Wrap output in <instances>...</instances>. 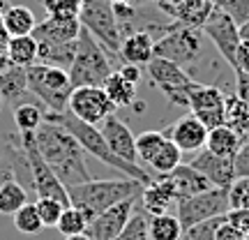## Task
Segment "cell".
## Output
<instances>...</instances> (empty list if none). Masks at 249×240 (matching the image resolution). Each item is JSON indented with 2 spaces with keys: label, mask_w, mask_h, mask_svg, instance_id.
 Wrapping results in <instances>:
<instances>
[{
  "label": "cell",
  "mask_w": 249,
  "mask_h": 240,
  "mask_svg": "<svg viewBox=\"0 0 249 240\" xmlns=\"http://www.w3.org/2000/svg\"><path fill=\"white\" fill-rule=\"evenodd\" d=\"M214 240H242V236L224 220V222L217 226V231H214Z\"/></svg>",
  "instance_id": "47"
},
{
  "label": "cell",
  "mask_w": 249,
  "mask_h": 240,
  "mask_svg": "<svg viewBox=\"0 0 249 240\" xmlns=\"http://www.w3.org/2000/svg\"><path fill=\"white\" fill-rule=\"evenodd\" d=\"M166 178H169L171 183H173V187H176L178 201H180V199H187V196H194V194H201V192H208V189H213L210 180L205 178L203 173H198L194 166H189V164H182V162H180L178 166L171 171Z\"/></svg>",
  "instance_id": "20"
},
{
  "label": "cell",
  "mask_w": 249,
  "mask_h": 240,
  "mask_svg": "<svg viewBox=\"0 0 249 240\" xmlns=\"http://www.w3.org/2000/svg\"><path fill=\"white\" fill-rule=\"evenodd\" d=\"M180 162H182V152H180V148L173 141H169V139H166V141H164V146L157 150V155L150 160V164H148V166H150L157 176H169V173L178 166Z\"/></svg>",
  "instance_id": "33"
},
{
  "label": "cell",
  "mask_w": 249,
  "mask_h": 240,
  "mask_svg": "<svg viewBox=\"0 0 249 240\" xmlns=\"http://www.w3.org/2000/svg\"><path fill=\"white\" fill-rule=\"evenodd\" d=\"M81 33L79 18H60V17H46L44 21H37L30 35L37 42H46V44H67L74 42Z\"/></svg>",
  "instance_id": "19"
},
{
  "label": "cell",
  "mask_w": 249,
  "mask_h": 240,
  "mask_svg": "<svg viewBox=\"0 0 249 240\" xmlns=\"http://www.w3.org/2000/svg\"><path fill=\"white\" fill-rule=\"evenodd\" d=\"M242 143V136L235 129H231L229 125H217L213 129H208V141L205 148L214 155H222V157H233Z\"/></svg>",
  "instance_id": "24"
},
{
  "label": "cell",
  "mask_w": 249,
  "mask_h": 240,
  "mask_svg": "<svg viewBox=\"0 0 249 240\" xmlns=\"http://www.w3.org/2000/svg\"><path fill=\"white\" fill-rule=\"evenodd\" d=\"M224 220L240 236H249V208H229L224 213Z\"/></svg>",
  "instance_id": "41"
},
{
  "label": "cell",
  "mask_w": 249,
  "mask_h": 240,
  "mask_svg": "<svg viewBox=\"0 0 249 240\" xmlns=\"http://www.w3.org/2000/svg\"><path fill=\"white\" fill-rule=\"evenodd\" d=\"M65 240H90L86 233H79V236H70V238H65Z\"/></svg>",
  "instance_id": "52"
},
{
  "label": "cell",
  "mask_w": 249,
  "mask_h": 240,
  "mask_svg": "<svg viewBox=\"0 0 249 240\" xmlns=\"http://www.w3.org/2000/svg\"><path fill=\"white\" fill-rule=\"evenodd\" d=\"M235 97H240L249 107V74L245 72H235Z\"/></svg>",
  "instance_id": "45"
},
{
  "label": "cell",
  "mask_w": 249,
  "mask_h": 240,
  "mask_svg": "<svg viewBox=\"0 0 249 240\" xmlns=\"http://www.w3.org/2000/svg\"><path fill=\"white\" fill-rule=\"evenodd\" d=\"M222 9L235 21V26H242L249 21V0H226Z\"/></svg>",
  "instance_id": "42"
},
{
  "label": "cell",
  "mask_w": 249,
  "mask_h": 240,
  "mask_svg": "<svg viewBox=\"0 0 249 240\" xmlns=\"http://www.w3.org/2000/svg\"><path fill=\"white\" fill-rule=\"evenodd\" d=\"M166 139L173 141L180 148V152H198L205 148V141H208V127H205L196 116H185L176 120V123L166 127Z\"/></svg>",
  "instance_id": "16"
},
{
  "label": "cell",
  "mask_w": 249,
  "mask_h": 240,
  "mask_svg": "<svg viewBox=\"0 0 249 240\" xmlns=\"http://www.w3.org/2000/svg\"><path fill=\"white\" fill-rule=\"evenodd\" d=\"M139 196H129L124 201H118L116 205H111L104 213H99L97 217H92L88 229H86V236L90 240H113L118 233L123 231L127 220L132 217L134 208L139 205Z\"/></svg>",
  "instance_id": "14"
},
{
  "label": "cell",
  "mask_w": 249,
  "mask_h": 240,
  "mask_svg": "<svg viewBox=\"0 0 249 240\" xmlns=\"http://www.w3.org/2000/svg\"><path fill=\"white\" fill-rule=\"evenodd\" d=\"M118 74H120L124 81H129V83H139L143 76L141 67H139V65H132V62H123L120 70H118Z\"/></svg>",
  "instance_id": "46"
},
{
  "label": "cell",
  "mask_w": 249,
  "mask_h": 240,
  "mask_svg": "<svg viewBox=\"0 0 249 240\" xmlns=\"http://www.w3.org/2000/svg\"><path fill=\"white\" fill-rule=\"evenodd\" d=\"M28 76V92L35 95L42 104H44L46 113H62L67 111V102L74 86L70 81L67 70L53 67V65H44V62H35L26 67Z\"/></svg>",
  "instance_id": "5"
},
{
  "label": "cell",
  "mask_w": 249,
  "mask_h": 240,
  "mask_svg": "<svg viewBox=\"0 0 249 240\" xmlns=\"http://www.w3.org/2000/svg\"><path fill=\"white\" fill-rule=\"evenodd\" d=\"M226 210H229V192L222 187H213L208 192L180 199L176 203V217L180 220L182 229L210 217H222Z\"/></svg>",
  "instance_id": "9"
},
{
  "label": "cell",
  "mask_w": 249,
  "mask_h": 240,
  "mask_svg": "<svg viewBox=\"0 0 249 240\" xmlns=\"http://www.w3.org/2000/svg\"><path fill=\"white\" fill-rule=\"evenodd\" d=\"M222 222H224V215L222 217L203 220V222H198V224H192V226L182 229L178 240H214V231H217V226Z\"/></svg>",
  "instance_id": "37"
},
{
  "label": "cell",
  "mask_w": 249,
  "mask_h": 240,
  "mask_svg": "<svg viewBox=\"0 0 249 240\" xmlns=\"http://www.w3.org/2000/svg\"><path fill=\"white\" fill-rule=\"evenodd\" d=\"M224 123L240 134L242 139L249 136V107L235 95H226V118Z\"/></svg>",
  "instance_id": "31"
},
{
  "label": "cell",
  "mask_w": 249,
  "mask_h": 240,
  "mask_svg": "<svg viewBox=\"0 0 249 240\" xmlns=\"http://www.w3.org/2000/svg\"><path fill=\"white\" fill-rule=\"evenodd\" d=\"M233 72H245V74H249V39H240L238 51H235Z\"/></svg>",
  "instance_id": "44"
},
{
  "label": "cell",
  "mask_w": 249,
  "mask_h": 240,
  "mask_svg": "<svg viewBox=\"0 0 249 240\" xmlns=\"http://www.w3.org/2000/svg\"><path fill=\"white\" fill-rule=\"evenodd\" d=\"M152 54L157 58H166V60L176 62L180 67H187L196 62L198 54H201V35L196 26H187V23H178L166 30V35L155 42Z\"/></svg>",
  "instance_id": "8"
},
{
  "label": "cell",
  "mask_w": 249,
  "mask_h": 240,
  "mask_svg": "<svg viewBox=\"0 0 249 240\" xmlns=\"http://www.w3.org/2000/svg\"><path fill=\"white\" fill-rule=\"evenodd\" d=\"M187 109L208 129H213L217 125H224V118H226V95L217 86H205V83L194 81L189 92H187Z\"/></svg>",
  "instance_id": "12"
},
{
  "label": "cell",
  "mask_w": 249,
  "mask_h": 240,
  "mask_svg": "<svg viewBox=\"0 0 249 240\" xmlns=\"http://www.w3.org/2000/svg\"><path fill=\"white\" fill-rule=\"evenodd\" d=\"M12 65L9 62V55H7V44H0V72H5Z\"/></svg>",
  "instance_id": "49"
},
{
  "label": "cell",
  "mask_w": 249,
  "mask_h": 240,
  "mask_svg": "<svg viewBox=\"0 0 249 240\" xmlns=\"http://www.w3.org/2000/svg\"><path fill=\"white\" fill-rule=\"evenodd\" d=\"M233 171L235 178H249V136L242 139L238 152L233 155Z\"/></svg>",
  "instance_id": "43"
},
{
  "label": "cell",
  "mask_w": 249,
  "mask_h": 240,
  "mask_svg": "<svg viewBox=\"0 0 249 240\" xmlns=\"http://www.w3.org/2000/svg\"><path fill=\"white\" fill-rule=\"evenodd\" d=\"M113 240H148V213L134 208L132 217L127 220L123 231L118 233Z\"/></svg>",
  "instance_id": "36"
},
{
  "label": "cell",
  "mask_w": 249,
  "mask_h": 240,
  "mask_svg": "<svg viewBox=\"0 0 249 240\" xmlns=\"http://www.w3.org/2000/svg\"><path fill=\"white\" fill-rule=\"evenodd\" d=\"M139 201L143 205V210L148 215H161V213H171L176 203H178V194H176V187L166 176H160V180H152L150 185H145L141 189Z\"/></svg>",
  "instance_id": "18"
},
{
  "label": "cell",
  "mask_w": 249,
  "mask_h": 240,
  "mask_svg": "<svg viewBox=\"0 0 249 240\" xmlns=\"http://www.w3.org/2000/svg\"><path fill=\"white\" fill-rule=\"evenodd\" d=\"M145 67H148L150 81L161 90L164 97L178 107H187V92L192 88L194 79L185 72V67H180L166 58H157V55Z\"/></svg>",
  "instance_id": "10"
},
{
  "label": "cell",
  "mask_w": 249,
  "mask_h": 240,
  "mask_svg": "<svg viewBox=\"0 0 249 240\" xmlns=\"http://www.w3.org/2000/svg\"><path fill=\"white\" fill-rule=\"evenodd\" d=\"M28 95V76L26 67L9 65L5 72H0V99L14 109L17 104L26 102Z\"/></svg>",
  "instance_id": "22"
},
{
  "label": "cell",
  "mask_w": 249,
  "mask_h": 240,
  "mask_svg": "<svg viewBox=\"0 0 249 240\" xmlns=\"http://www.w3.org/2000/svg\"><path fill=\"white\" fill-rule=\"evenodd\" d=\"M35 143L44 162L53 169V173L65 187L81 185L90 180L86 152L62 125L44 118V123L35 132Z\"/></svg>",
  "instance_id": "1"
},
{
  "label": "cell",
  "mask_w": 249,
  "mask_h": 240,
  "mask_svg": "<svg viewBox=\"0 0 249 240\" xmlns=\"http://www.w3.org/2000/svg\"><path fill=\"white\" fill-rule=\"evenodd\" d=\"M226 192L229 208H249V178H235Z\"/></svg>",
  "instance_id": "40"
},
{
  "label": "cell",
  "mask_w": 249,
  "mask_h": 240,
  "mask_svg": "<svg viewBox=\"0 0 249 240\" xmlns=\"http://www.w3.org/2000/svg\"><path fill=\"white\" fill-rule=\"evenodd\" d=\"M44 9L49 17H60V18H79L81 0H42Z\"/></svg>",
  "instance_id": "38"
},
{
  "label": "cell",
  "mask_w": 249,
  "mask_h": 240,
  "mask_svg": "<svg viewBox=\"0 0 249 240\" xmlns=\"http://www.w3.org/2000/svg\"><path fill=\"white\" fill-rule=\"evenodd\" d=\"M164 141H166V134L160 132V129H148V132L139 134V136L134 139L139 164H141V166L143 164H150V160L157 155V150L164 146Z\"/></svg>",
  "instance_id": "32"
},
{
  "label": "cell",
  "mask_w": 249,
  "mask_h": 240,
  "mask_svg": "<svg viewBox=\"0 0 249 240\" xmlns=\"http://www.w3.org/2000/svg\"><path fill=\"white\" fill-rule=\"evenodd\" d=\"M182 224L176 213L148 215V240H178Z\"/></svg>",
  "instance_id": "27"
},
{
  "label": "cell",
  "mask_w": 249,
  "mask_h": 240,
  "mask_svg": "<svg viewBox=\"0 0 249 240\" xmlns=\"http://www.w3.org/2000/svg\"><path fill=\"white\" fill-rule=\"evenodd\" d=\"M7 30H5V26H2V9H0V44H7Z\"/></svg>",
  "instance_id": "50"
},
{
  "label": "cell",
  "mask_w": 249,
  "mask_h": 240,
  "mask_svg": "<svg viewBox=\"0 0 249 240\" xmlns=\"http://www.w3.org/2000/svg\"><path fill=\"white\" fill-rule=\"evenodd\" d=\"M238 33H240V39H249V21L242 23V26H238Z\"/></svg>",
  "instance_id": "51"
},
{
  "label": "cell",
  "mask_w": 249,
  "mask_h": 240,
  "mask_svg": "<svg viewBox=\"0 0 249 240\" xmlns=\"http://www.w3.org/2000/svg\"><path fill=\"white\" fill-rule=\"evenodd\" d=\"M210 2H213V7H222L226 0H210Z\"/></svg>",
  "instance_id": "53"
},
{
  "label": "cell",
  "mask_w": 249,
  "mask_h": 240,
  "mask_svg": "<svg viewBox=\"0 0 249 240\" xmlns=\"http://www.w3.org/2000/svg\"><path fill=\"white\" fill-rule=\"evenodd\" d=\"M23 203H28V192L17 178H9L0 185V215H14Z\"/></svg>",
  "instance_id": "30"
},
{
  "label": "cell",
  "mask_w": 249,
  "mask_h": 240,
  "mask_svg": "<svg viewBox=\"0 0 249 240\" xmlns=\"http://www.w3.org/2000/svg\"><path fill=\"white\" fill-rule=\"evenodd\" d=\"M67 111L83 123L102 125L111 113H116L118 109L111 104V99L107 97L102 86H79V88L71 90Z\"/></svg>",
  "instance_id": "11"
},
{
  "label": "cell",
  "mask_w": 249,
  "mask_h": 240,
  "mask_svg": "<svg viewBox=\"0 0 249 240\" xmlns=\"http://www.w3.org/2000/svg\"><path fill=\"white\" fill-rule=\"evenodd\" d=\"M79 39V37H76ZM76 39L67 42V44H46V42H37V62L44 65H53L60 70H70L74 54H76Z\"/></svg>",
  "instance_id": "26"
},
{
  "label": "cell",
  "mask_w": 249,
  "mask_h": 240,
  "mask_svg": "<svg viewBox=\"0 0 249 240\" xmlns=\"http://www.w3.org/2000/svg\"><path fill=\"white\" fill-rule=\"evenodd\" d=\"M12 220H14L17 231L23 233V236H35V233H39L44 229V224L39 220V213H37L35 203H23L17 213L12 215Z\"/></svg>",
  "instance_id": "35"
},
{
  "label": "cell",
  "mask_w": 249,
  "mask_h": 240,
  "mask_svg": "<svg viewBox=\"0 0 249 240\" xmlns=\"http://www.w3.org/2000/svg\"><path fill=\"white\" fill-rule=\"evenodd\" d=\"M18 143H21V150L26 155L28 173H30V183H33V189H35L37 199H55V201H60L62 205H70L67 187L58 180L53 169L44 162L42 152L37 150L35 132L18 134Z\"/></svg>",
  "instance_id": "7"
},
{
  "label": "cell",
  "mask_w": 249,
  "mask_h": 240,
  "mask_svg": "<svg viewBox=\"0 0 249 240\" xmlns=\"http://www.w3.org/2000/svg\"><path fill=\"white\" fill-rule=\"evenodd\" d=\"M9 62L17 67H30L37 62V39L33 35L9 37L7 39Z\"/></svg>",
  "instance_id": "28"
},
{
  "label": "cell",
  "mask_w": 249,
  "mask_h": 240,
  "mask_svg": "<svg viewBox=\"0 0 249 240\" xmlns=\"http://www.w3.org/2000/svg\"><path fill=\"white\" fill-rule=\"evenodd\" d=\"M143 183L134 178H118V180H86L81 185L67 187L70 205H76L81 213L88 217H97L107 208L116 205L118 201H124L129 196H139L143 189Z\"/></svg>",
  "instance_id": "3"
},
{
  "label": "cell",
  "mask_w": 249,
  "mask_h": 240,
  "mask_svg": "<svg viewBox=\"0 0 249 240\" xmlns=\"http://www.w3.org/2000/svg\"><path fill=\"white\" fill-rule=\"evenodd\" d=\"M2 26L7 30L9 37H21V35H30L33 28L37 26L35 14L23 5H9L2 9Z\"/></svg>",
  "instance_id": "25"
},
{
  "label": "cell",
  "mask_w": 249,
  "mask_h": 240,
  "mask_svg": "<svg viewBox=\"0 0 249 240\" xmlns=\"http://www.w3.org/2000/svg\"><path fill=\"white\" fill-rule=\"evenodd\" d=\"M189 166H194L198 173H203L205 178L210 180L213 187H222L229 189L233 180H235V171H233V157H222V155H214L208 148L194 152V157L187 162Z\"/></svg>",
  "instance_id": "15"
},
{
  "label": "cell",
  "mask_w": 249,
  "mask_h": 240,
  "mask_svg": "<svg viewBox=\"0 0 249 240\" xmlns=\"http://www.w3.org/2000/svg\"><path fill=\"white\" fill-rule=\"evenodd\" d=\"M152 49H155V39L150 37V33L139 30V33H132L129 37H123L118 58L123 62H132V65L143 67V65H148L155 58Z\"/></svg>",
  "instance_id": "21"
},
{
  "label": "cell",
  "mask_w": 249,
  "mask_h": 240,
  "mask_svg": "<svg viewBox=\"0 0 249 240\" xmlns=\"http://www.w3.org/2000/svg\"><path fill=\"white\" fill-rule=\"evenodd\" d=\"M44 109L35 104V102H21L12 109V116H14V125H17L18 134L23 132H37V127L44 123Z\"/></svg>",
  "instance_id": "29"
},
{
  "label": "cell",
  "mask_w": 249,
  "mask_h": 240,
  "mask_svg": "<svg viewBox=\"0 0 249 240\" xmlns=\"http://www.w3.org/2000/svg\"><path fill=\"white\" fill-rule=\"evenodd\" d=\"M99 129H102V134H104L108 148L116 152L120 160L139 164V160H136V143H134L136 136L132 134L129 125L124 123V120H120L116 113H111L104 123L99 125Z\"/></svg>",
  "instance_id": "17"
},
{
  "label": "cell",
  "mask_w": 249,
  "mask_h": 240,
  "mask_svg": "<svg viewBox=\"0 0 249 240\" xmlns=\"http://www.w3.org/2000/svg\"><path fill=\"white\" fill-rule=\"evenodd\" d=\"M0 104H2V99H0Z\"/></svg>",
  "instance_id": "55"
},
{
  "label": "cell",
  "mask_w": 249,
  "mask_h": 240,
  "mask_svg": "<svg viewBox=\"0 0 249 240\" xmlns=\"http://www.w3.org/2000/svg\"><path fill=\"white\" fill-rule=\"evenodd\" d=\"M44 118L46 120H53V123L62 125V127L79 141V146L83 148L86 155L99 160L102 164H107V166H111V169L124 173V178H134V180H139V183H143V185H150L152 180H155L148 171L143 169L141 164H132V162L120 160L116 152L108 148V143H107V139H104L102 129H99V125L83 123V120L71 116L70 111H62V113H44Z\"/></svg>",
  "instance_id": "2"
},
{
  "label": "cell",
  "mask_w": 249,
  "mask_h": 240,
  "mask_svg": "<svg viewBox=\"0 0 249 240\" xmlns=\"http://www.w3.org/2000/svg\"><path fill=\"white\" fill-rule=\"evenodd\" d=\"M104 46L99 44L88 30L81 28L79 39H76V54L71 60L70 70V81L74 88L79 86H104V81L113 74V62Z\"/></svg>",
  "instance_id": "4"
},
{
  "label": "cell",
  "mask_w": 249,
  "mask_h": 240,
  "mask_svg": "<svg viewBox=\"0 0 249 240\" xmlns=\"http://www.w3.org/2000/svg\"><path fill=\"white\" fill-rule=\"evenodd\" d=\"M9 178H17V176H14V166H12V162L0 164V185H2L5 180H9Z\"/></svg>",
  "instance_id": "48"
},
{
  "label": "cell",
  "mask_w": 249,
  "mask_h": 240,
  "mask_svg": "<svg viewBox=\"0 0 249 240\" xmlns=\"http://www.w3.org/2000/svg\"><path fill=\"white\" fill-rule=\"evenodd\" d=\"M79 23L83 30H88L90 35L107 49L108 54L118 55L123 33H120V26H118L113 5L108 0H81Z\"/></svg>",
  "instance_id": "6"
},
{
  "label": "cell",
  "mask_w": 249,
  "mask_h": 240,
  "mask_svg": "<svg viewBox=\"0 0 249 240\" xmlns=\"http://www.w3.org/2000/svg\"><path fill=\"white\" fill-rule=\"evenodd\" d=\"M35 208H37L39 220H42V224H44V226H55V224H58V220H60L62 208H67V205H62L60 201H55V199H37Z\"/></svg>",
  "instance_id": "39"
},
{
  "label": "cell",
  "mask_w": 249,
  "mask_h": 240,
  "mask_svg": "<svg viewBox=\"0 0 249 240\" xmlns=\"http://www.w3.org/2000/svg\"><path fill=\"white\" fill-rule=\"evenodd\" d=\"M201 30H203L205 37H210V42L217 46L219 55L229 62V67L233 70V65H235V51H238V44H240V33H238L235 21L222 7H213L208 12V17L203 18Z\"/></svg>",
  "instance_id": "13"
},
{
  "label": "cell",
  "mask_w": 249,
  "mask_h": 240,
  "mask_svg": "<svg viewBox=\"0 0 249 240\" xmlns=\"http://www.w3.org/2000/svg\"><path fill=\"white\" fill-rule=\"evenodd\" d=\"M88 217L81 213L76 205H67V208H62L60 213V220L55 224V229L65 236V238H70V236H79V233H86L88 229Z\"/></svg>",
  "instance_id": "34"
},
{
  "label": "cell",
  "mask_w": 249,
  "mask_h": 240,
  "mask_svg": "<svg viewBox=\"0 0 249 240\" xmlns=\"http://www.w3.org/2000/svg\"><path fill=\"white\" fill-rule=\"evenodd\" d=\"M104 92H107V97L111 99V104L116 109H129V107H136L139 111L136 113H141L145 111V104H139L136 102V83H129V81H124L118 72H113L107 81H104Z\"/></svg>",
  "instance_id": "23"
},
{
  "label": "cell",
  "mask_w": 249,
  "mask_h": 240,
  "mask_svg": "<svg viewBox=\"0 0 249 240\" xmlns=\"http://www.w3.org/2000/svg\"><path fill=\"white\" fill-rule=\"evenodd\" d=\"M108 2H132V0H108Z\"/></svg>",
  "instance_id": "54"
}]
</instances>
